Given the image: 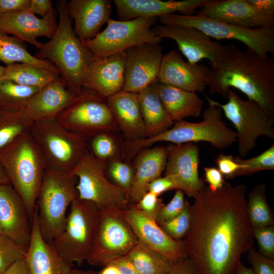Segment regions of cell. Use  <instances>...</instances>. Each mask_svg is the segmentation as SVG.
Returning <instances> with one entry per match:
<instances>
[{
	"instance_id": "cell-42",
	"label": "cell",
	"mask_w": 274,
	"mask_h": 274,
	"mask_svg": "<svg viewBox=\"0 0 274 274\" xmlns=\"http://www.w3.org/2000/svg\"><path fill=\"white\" fill-rule=\"evenodd\" d=\"M25 252L14 241L0 235V274L17 260L24 258Z\"/></svg>"
},
{
	"instance_id": "cell-49",
	"label": "cell",
	"mask_w": 274,
	"mask_h": 274,
	"mask_svg": "<svg viewBox=\"0 0 274 274\" xmlns=\"http://www.w3.org/2000/svg\"><path fill=\"white\" fill-rule=\"evenodd\" d=\"M30 0H0V16L29 8Z\"/></svg>"
},
{
	"instance_id": "cell-52",
	"label": "cell",
	"mask_w": 274,
	"mask_h": 274,
	"mask_svg": "<svg viewBox=\"0 0 274 274\" xmlns=\"http://www.w3.org/2000/svg\"><path fill=\"white\" fill-rule=\"evenodd\" d=\"M28 9L34 14H39L42 17L54 10L52 2L50 0H30Z\"/></svg>"
},
{
	"instance_id": "cell-31",
	"label": "cell",
	"mask_w": 274,
	"mask_h": 274,
	"mask_svg": "<svg viewBox=\"0 0 274 274\" xmlns=\"http://www.w3.org/2000/svg\"><path fill=\"white\" fill-rule=\"evenodd\" d=\"M158 95L174 121L188 117L198 118L203 110V101L196 92L182 90L157 81Z\"/></svg>"
},
{
	"instance_id": "cell-2",
	"label": "cell",
	"mask_w": 274,
	"mask_h": 274,
	"mask_svg": "<svg viewBox=\"0 0 274 274\" xmlns=\"http://www.w3.org/2000/svg\"><path fill=\"white\" fill-rule=\"evenodd\" d=\"M207 80L210 94L227 98V90L235 88L248 100L257 103L274 115V61L247 48L241 50L233 43L224 47L213 65Z\"/></svg>"
},
{
	"instance_id": "cell-15",
	"label": "cell",
	"mask_w": 274,
	"mask_h": 274,
	"mask_svg": "<svg viewBox=\"0 0 274 274\" xmlns=\"http://www.w3.org/2000/svg\"><path fill=\"white\" fill-rule=\"evenodd\" d=\"M122 214L140 243L158 253L172 265L188 256L183 240L168 236L153 220L129 204Z\"/></svg>"
},
{
	"instance_id": "cell-5",
	"label": "cell",
	"mask_w": 274,
	"mask_h": 274,
	"mask_svg": "<svg viewBox=\"0 0 274 274\" xmlns=\"http://www.w3.org/2000/svg\"><path fill=\"white\" fill-rule=\"evenodd\" d=\"M0 161L9 183L22 198L32 221L46 167L29 132L1 150Z\"/></svg>"
},
{
	"instance_id": "cell-59",
	"label": "cell",
	"mask_w": 274,
	"mask_h": 274,
	"mask_svg": "<svg viewBox=\"0 0 274 274\" xmlns=\"http://www.w3.org/2000/svg\"><path fill=\"white\" fill-rule=\"evenodd\" d=\"M68 274H97V273L92 270L84 271L72 268Z\"/></svg>"
},
{
	"instance_id": "cell-32",
	"label": "cell",
	"mask_w": 274,
	"mask_h": 274,
	"mask_svg": "<svg viewBox=\"0 0 274 274\" xmlns=\"http://www.w3.org/2000/svg\"><path fill=\"white\" fill-rule=\"evenodd\" d=\"M61 78L57 71L29 63H14L6 65L0 80H9L23 86L42 89Z\"/></svg>"
},
{
	"instance_id": "cell-44",
	"label": "cell",
	"mask_w": 274,
	"mask_h": 274,
	"mask_svg": "<svg viewBox=\"0 0 274 274\" xmlns=\"http://www.w3.org/2000/svg\"><path fill=\"white\" fill-rule=\"evenodd\" d=\"M253 234L258 243L259 252L274 259V226L253 227Z\"/></svg>"
},
{
	"instance_id": "cell-51",
	"label": "cell",
	"mask_w": 274,
	"mask_h": 274,
	"mask_svg": "<svg viewBox=\"0 0 274 274\" xmlns=\"http://www.w3.org/2000/svg\"><path fill=\"white\" fill-rule=\"evenodd\" d=\"M204 170L206 181L211 189L217 190L223 186L225 182L223 175L217 168L206 167Z\"/></svg>"
},
{
	"instance_id": "cell-18",
	"label": "cell",
	"mask_w": 274,
	"mask_h": 274,
	"mask_svg": "<svg viewBox=\"0 0 274 274\" xmlns=\"http://www.w3.org/2000/svg\"><path fill=\"white\" fill-rule=\"evenodd\" d=\"M154 32L162 39L174 40L179 49L191 64L208 59L211 65L221 56L225 46L214 41L211 38L190 26L157 25L152 27Z\"/></svg>"
},
{
	"instance_id": "cell-36",
	"label": "cell",
	"mask_w": 274,
	"mask_h": 274,
	"mask_svg": "<svg viewBox=\"0 0 274 274\" xmlns=\"http://www.w3.org/2000/svg\"><path fill=\"white\" fill-rule=\"evenodd\" d=\"M33 123L22 111L0 110V151L29 132Z\"/></svg>"
},
{
	"instance_id": "cell-26",
	"label": "cell",
	"mask_w": 274,
	"mask_h": 274,
	"mask_svg": "<svg viewBox=\"0 0 274 274\" xmlns=\"http://www.w3.org/2000/svg\"><path fill=\"white\" fill-rule=\"evenodd\" d=\"M76 96L61 78L48 84L34 94L22 111L33 122L56 119Z\"/></svg>"
},
{
	"instance_id": "cell-38",
	"label": "cell",
	"mask_w": 274,
	"mask_h": 274,
	"mask_svg": "<svg viewBox=\"0 0 274 274\" xmlns=\"http://www.w3.org/2000/svg\"><path fill=\"white\" fill-rule=\"evenodd\" d=\"M264 184H258L250 192L247 200V212L252 227L273 225L272 212L266 198Z\"/></svg>"
},
{
	"instance_id": "cell-35",
	"label": "cell",
	"mask_w": 274,
	"mask_h": 274,
	"mask_svg": "<svg viewBox=\"0 0 274 274\" xmlns=\"http://www.w3.org/2000/svg\"><path fill=\"white\" fill-rule=\"evenodd\" d=\"M126 256L141 274H167L172 266L164 257L140 243Z\"/></svg>"
},
{
	"instance_id": "cell-48",
	"label": "cell",
	"mask_w": 274,
	"mask_h": 274,
	"mask_svg": "<svg viewBox=\"0 0 274 274\" xmlns=\"http://www.w3.org/2000/svg\"><path fill=\"white\" fill-rule=\"evenodd\" d=\"M173 189H177L175 183L169 177L164 176L152 182L149 185L148 191L159 196L163 192Z\"/></svg>"
},
{
	"instance_id": "cell-7",
	"label": "cell",
	"mask_w": 274,
	"mask_h": 274,
	"mask_svg": "<svg viewBox=\"0 0 274 274\" xmlns=\"http://www.w3.org/2000/svg\"><path fill=\"white\" fill-rule=\"evenodd\" d=\"M29 133L47 169L71 173L88 150L86 138L65 129L56 119L33 122Z\"/></svg>"
},
{
	"instance_id": "cell-27",
	"label": "cell",
	"mask_w": 274,
	"mask_h": 274,
	"mask_svg": "<svg viewBox=\"0 0 274 274\" xmlns=\"http://www.w3.org/2000/svg\"><path fill=\"white\" fill-rule=\"evenodd\" d=\"M24 259L29 274H68L72 266L41 236L36 207L30 242Z\"/></svg>"
},
{
	"instance_id": "cell-19",
	"label": "cell",
	"mask_w": 274,
	"mask_h": 274,
	"mask_svg": "<svg viewBox=\"0 0 274 274\" xmlns=\"http://www.w3.org/2000/svg\"><path fill=\"white\" fill-rule=\"evenodd\" d=\"M32 222L23 201L12 185H0V235L11 239L26 252L31 240Z\"/></svg>"
},
{
	"instance_id": "cell-57",
	"label": "cell",
	"mask_w": 274,
	"mask_h": 274,
	"mask_svg": "<svg viewBox=\"0 0 274 274\" xmlns=\"http://www.w3.org/2000/svg\"><path fill=\"white\" fill-rule=\"evenodd\" d=\"M234 274H255V273L251 267H247L241 262Z\"/></svg>"
},
{
	"instance_id": "cell-6",
	"label": "cell",
	"mask_w": 274,
	"mask_h": 274,
	"mask_svg": "<svg viewBox=\"0 0 274 274\" xmlns=\"http://www.w3.org/2000/svg\"><path fill=\"white\" fill-rule=\"evenodd\" d=\"M77 182V177L71 173L45 170L36 207L41 236L48 243L65 228L67 209L78 197Z\"/></svg>"
},
{
	"instance_id": "cell-47",
	"label": "cell",
	"mask_w": 274,
	"mask_h": 274,
	"mask_svg": "<svg viewBox=\"0 0 274 274\" xmlns=\"http://www.w3.org/2000/svg\"><path fill=\"white\" fill-rule=\"evenodd\" d=\"M218 169L226 178H232L233 174L241 167L231 155L220 154L215 160Z\"/></svg>"
},
{
	"instance_id": "cell-20",
	"label": "cell",
	"mask_w": 274,
	"mask_h": 274,
	"mask_svg": "<svg viewBox=\"0 0 274 274\" xmlns=\"http://www.w3.org/2000/svg\"><path fill=\"white\" fill-rule=\"evenodd\" d=\"M196 14L242 28L274 26V14L259 10L247 0H208Z\"/></svg>"
},
{
	"instance_id": "cell-10",
	"label": "cell",
	"mask_w": 274,
	"mask_h": 274,
	"mask_svg": "<svg viewBox=\"0 0 274 274\" xmlns=\"http://www.w3.org/2000/svg\"><path fill=\"white\" fill-rule=\"evenodd\" d=\"M161 25L190 26L210 38L235 40L260 56L274 54V27L246 28L197 14H170L158 18Z\"/></svg>"
},
{
	"instance_id": "cell-13",
	"label": "cell",
	"mask_w": 274,
	"mask_h": 274,
	"mask_svg": "<svg viewBox=\"0 0 274 274\" xmlns=\"http://www.w3.org/2000/svg\"><path fill=\"white\" fill-rule=\"evenodd\" d=\"M156 17H141L130 20L110 19L106 28L92 39L83 42L94 59L123 52L146 43L160 44L162 39L153 31Z\"/></svg>"
},
{
	"instance_id": "cell-4",
	"label": "cell",
	"mask_w": 274,
	"mask_h": 274,
	"mask_svg": "<svg viewBox=\"0 0 274 274\" xmlns=\"http://www.w3.org/2000/svg\"><path fill=\"white\" fill-rule=\"evenodd\" d=\"M56 6L59 17L56 29L50 41L42 43L35 56L50 60L59 72L67 88L78 95L82 92L83 76L94 56L75 33L66 1H58Z\"/></svg>"
},
{
	"instance_id": "cell-8",
	"label": "cell",
	"mask_w": 274,
	"mask_h": 274,
	"mask_svg": "<svg viewBox=\"0 0 274 274\" xmlns=\"http://www.w3.org/2000/svg\"><path fill=\"white\" fill-rule=\"evenodd\" d=\"M100 211L94 203L77 197L70 205L65 228L51 245L68 264L79 266L89 256Z\"/></svg>"
},
{
	"instance_id": "cell-39",
	"label": "cell",
	"mask_w": 274,
	"mask_h": 274,
	"mask_svg": "<svg viewBox=\"0 0 274 274\" xmlns=\"http://www.w3.org/2000/svg\"><path fill=\"white\" fill-rule=\"evenodd\" d=\"M104 172L110 181L129 196L134 173L132 164L121 158L115 159L105 165Z\"/></svg>"
},
{
	"instance_id": "cell-12",
	"label": "cell",
	"mask_w": 274,
	"mask_h": 274,
	"mask_svg": "<svg viewBox=\"0 0 274 274\" xmlns=\"http://www.w3.org/2000/svg\"><path fill=\"white\" fill-rule=\"evenodd\" d=\"M56 120L65 129L86 139L100 132L120 131L106 99L83 88Z\"/></svg>"
},
{
	"instance_id": "cell-3",
	"label": "cell",
	"mask_w": 274,
	"mask_h": 274,
	"mask_svg": "<svg viewBox=\"0 0 274 274\" xmlns=\"http://www.w3.org/2000/svg\"><path fill=\"white\" fill-rule=\"evenodd\" d=\"M205 97L209 106L203 112L201 121H177L170 128L154 136L133 142L124 141L123 158L130 161L140 150L159 142L180 144L206 142L218 150L226 149L237 142V133L223 120L221 108L214 104L211 98Z\"/></svg>"
},
{
	"instance_id": "cell-54",
	"label": "cell",
	"mask_w": 274,
	"mask_h": 274,
	"mask_svg": "<svg viewBox=\"0 0 274 274\" xmlns=\"http://www.w3.org/2000/svg\"><path fill=\"white\" fill-rule=\"evenodd\" d=\"M254 8L263 12L274 14L273 0H247Z\"/></svg>"
},
{
	"instance_id": "cell-21",
	"label": "cell",
	"mask_w": 274,
	"mask_h": 274,
	"mask_svg": "<svg viewBox=\"0 0 274 274\" xmlns=\"http://www.w3.org/2000/svg\"><path fill=\"white\" fill-rule=\"evenodd\" d=\"M125 51L95 58L86 70L82 88L105 99L122 90L125 82Z\"/></svg>"
},
{
	"instance_id": "cell-16",
	"label": "cell",
	"mask_w": 274,
	"mask_h": 274,
	"mask_svg": "<svg viewBox=\"0 0 274 274\" xmlns=\"http://www.w3.org/2000/svg\"><path fill=\"white\" fill-rule=\"evenodd\" d=\"M164 176L175 183L177 190L193 197L205 186L199 176V148L194 143L169 144Z\"/></svg>"
},
{
	"instance_id": "cell-14",
	"label": "cell",
	"mask_w": 274,
	"mask_h": 274,
	"mask_svg": "<svg viewBox=\"0 0 274 274\" xmlns=\"http://www.w3.org/2000/svg\"><path fill=\"white\" fill-rule=\"evenodd\" d=\"M139 242L122 212L100 211L99 218L87 261L105 266L126 256Z\"/></svg>"
},
{
	"instance_id": "cell-53",
	"label": "cell",
	"mask_w": 274,
	"mask_h": 274,
	"mask_svg": "<svg viewBox=\"0 0 274 274\" xmlns=\"http://www.w3.org/2000/svg\"><path fill=\"white\" fill-rule=\"evenodd\" d=\"M119 269L121 274H141L125 256L112 262Z\"/></svg>"
},
{
	"instance_id": "cell-46",
	"label": "cell",
	"mask_w": 274,
	"mask_h": 274,
	"mask_svg": "<svg viewBox=\"0 0 274 274\" xmlns=\"http://www.w3.org/2000/svg\"><path fill=\"white\" fill-rule=\"evenodd\" d=\"M163 204L162 200L159 198L158 196L148 191L135 206L146 216L155 220L158 211Z\"/></svg>"
},
{
	"instance_id": "cell-33",
	"label": "cell",
	"mask_w": 274,
	"mask_h": 274,
	"mask_svg": "<svg viewBox=\"0 0 274 274\" xmlns=\"http://www.w3.org/2000/svg\"><path fill=\"white\" fill-rule=\"evenodd\" d=\"M0 61L6 65L14 63H25L59 72L53 63L37 58L29 53L24 42L1 31Z\"/></svg>"
},
{
	"instance_id": "cell-11",
	"label": "cell",
	"mask_w": 274,
	"mask_h": 274,
	"mask_svg": "<svg viewBox=\"0 0 274 274\" xmlns=\"http://www.w3.org/2000/svg\"><path fill=\"white\" fill-rule=\"evenodd\" d=\"M105 165L87 150L71 174L76 176L78 198L95 204L100 211L122 212L130 204L129 196L105 175Z\"/></svg>"
},
{
	"instance_id": "cell-28",
	"label": "cell",
	"mask_w": 274,
	"mask_h": 274,
	"mask_svg": "<svg viewBox=\"0 0 274 274\" xmlns=\"http://www.w3.org/2000/svg\"><path fill=\"white\" fill-rule=\"evenodd\" d=\"M167 158V147L161 145L143 148L137 153L132 163L134 173L129 194L130 204L135 205L148 192L150 183L160 177Z\"/></svg>"
},
{
	"instance_id": "cell-23",
	"label": "cell",
	"mask_w": 274,
	"mask_h": 274,
	"mask_svg": "<svg viewBox=\"0 0 274 274\" xmlns=\"http://www.w3.org/2000/svg\"><path fill=\"white\" fill-rule=\"evenodd\" d=\"M56 10L43 17H37L29 9L0 16V31L13 35L40 49L42 43L37 40L39 37L51 38L57 26Z\"/></svg>"
},
{
	"instance_id": "cell-30",
	"label": "cell",
	"mask_w": 274,
	"mask_h": 274,
	"mask_svg": "<svg viewBox=\"0 0 274 274\" xmlns=\"http://www.w3.org/2000/svg\"><path fill=\"white\" fill-rule=\"evenodd\" d=\"M157 80L138 93L145 138H150L170 128L174 121L158 95Z\"/></svg>"
},
{
	"instance_id": "cell-17",
	"label": "cell",
	"mask_w": 274,
	"mask_h": 274,
	"mask_svg": "<svg viewBox=\"0 0 274 274\" xmlns=\"http://www.w3.org/2000/svg\"><path fill=\"white\" fill-rule=\"evenodd\" d=\"M125 55L122 90L138 93L157 80L163 56L159 44L134 46L126 50Z\"/></svg>"
},
{
	"instance_id": "cell-60",
	"label": "cell",
	"mask_w": 274,
	"mask_h": 274,
	"mask_svg": "<svg viewBox=\"0 0 274 274\" xmlns=\"http://www.w3.org/2000/svg\"><path fill=\"white\" fill-rule=\"evenodd\" d=\"M5 66L0 65V79L4 73Z\"/></svg>"
},
{
	"instance_id": "cell-45",
	"label": "cell",
	"mask_w": 274,
	"mask_h": 274,
	"mask_svg": "<svg viewBox=\"0 0 274 274\" xmlns=\"http://www.w3.org/2000/svg\"><path fill=\"white\" fill-rule=\"evenodd\" d=\"M247 253L248 261L255 274H274V259L263 256L253 248Z\"/></svg>"
},
{
	"instance_id": "cell-22",
	"label": "cell",
	"mask_w": 274,
	"mask_h": 274,
	"mask_svg": "<svg viewBox=\"0 0 274 274\" xmlns=\"http://www.w3.org/2000/svg\"><path fill=\"white\" fill-rule=\"evenodd\" d=\"M210 69L203 64L184 61L172 50L163 55L157 81L186 91L203 93Z\"/></svg>"
},
{
	"instance_id": "cell-55",
	"label": "cell",
	"mask_w": 274,
	"mask_h": 274,
	"mask_svg": "<svg viewBox=\"0 0 274 274\" xmlns=\"http://www.w3.org/2000/svg\"><path fill=\"white\" fill-rule=\"evenodd\" d=\"M3 274H29L24 258L16 261Z\"/></svg>"
},
{
	"instance_id": "cell-43",
	"label": "cell",
	"mask_w": 274,
	"mask_h": 274,
	"mask_svg": "<svg viewBox=\"0 0 274 274\" xmlns=\"http://www.w3.org/2000/svg\"><path fill=\"white\" fill-rule=\"evenodd\" d=\"M187 201L184 192L177 190L171 200L163 204L158 211L155 220L156 222L159 224L177 217L182 212Z\"/></svg>"
},
{
	"instance_id": "cell-50",
	"label": "cell",
	"mask_w": 274,
	"mask_h": 274,
	"mask_svg": "<svg viewBox=\"0 0 274 274\" xmlns=\"http://www.w3.org/2000/svg\"><path fill=\"white\" fill-rule=\"evenodd\" d=\"M167 274H199L192 259L187 257L173 264Z\"/></svg>"
},
{
	"instance_id": "cell-34",
	"label": "cell",
	"mask_w": 274,
	"mask_h": 274,
	"mask_svg": "<svg viewBox=\"0 0 274 274\" xmlns=\"http://www.w3.org/2000/svg\"><path fill=\"white\" fill-rule=\"evenodd\" d=\"M117 132H100L87 138V149L93 157L104 165L117 158H122L124 140Z\"/></svg>"
},
{
	"instance_id": "cell-29",
	"label": "cell",
	"mask_w": 274,
	"mask_h": 274,
	"mask_svg": "<svg viewBox=\"0 0 274 274\" xmlns=\"http://www.w3.org/2000/svg\"><path fill=\"white\" fill-rule=\"evenodd\" d=\"M124 141L145 138L138 93L121 90L106 99Z\"/></svg>"
},
{
	"instance_id": "cell-25",
	"label": "cell",
	"mask_w": 274,
	"mask_h": 274,
	"mask_svg": "<svg viewBox=\"0 0 274 274\" xmlns=\"http://www.w3.org/2000/svg\"><path fill=\"white\" fill-rule=\"evenodd\" d=\"M110 0H72L67 2L69 16L74 20V31L82 42L92 39L110 19Z\"/></svg>"
},
{
	"instance_id": "cell-37",
	"label": "cell",
	"mask_w": 274,
	"mask_h": 274,
	"mask_svg": "<svg viewBox=\"0 0 274 274\" xmlns=\"http://www.w3.org/2000/svg\"><path fill=\"white\" fill-rule=\"evenodd\" d=\"M40 89L9 80H0V110L23 111L29 99Z\"/></svg>"
},
{
	"instance_id": "cell-1",
	"label": "cell",
	"mask_w": 274,
	"mask_h": 274,
	"mask_svg": "<svg viewBox=\"0 0 274 274\" xmlns=\"http://www.w3.org/2000/svg\"><path fill=\"white\" fill-rule=\"evenodd\" d=\"M243 184L213 190L204 186L194 197L191 221L183 239L199 274H234L242 255L254 245Z\"/></svg>"
},
{
	"instance_id": "cell-40",
	"label": "cell",
	"mask_w": 274,
	"mask_h": 274,
	"mask_svg": "<svg viewBox=\"0 0 274 274\" xmlns=\"http://www.w3.org/2000/svg\"><path fill=\"white\" fill-rule=\"evenodd\" d=\"M234 161L241 167L233 174L232 178L252 175L261 170L274 169V144L261 154L255 157L244 159L233 157Z\"/></svg>"
},
{
	"instance_id": "cell-58",
	"label": "cell",
	"mask_w": 274,
	"mask_h": 274,
	"mask_svg": "<svg viewBox=\"0 0 274 274\" xmlns=\"http://www.w3.org/2000/svg\"><path fill=\"white\" fill-rule=\"evenodd\" d=\"M9 183L6 173L0 161V185Z\"/></svg>"
},
{
	"instance_id": "cell-9",
	"label": "cell",
	"mask_w": 274,
	"mask_h": 274,
	"mask_svg": "<svg viewBox=\"0 0 274 274\" xmlns=\"http://www.w3.org/2000/svg\"><path fill=\"white\" fill-rule=\"evenodd\" d=\"M227 92L226 103L222 104L212 99V101L221 108L235 127L238 153L244 158L256 147L260 136L274 139V115L256 102L243 99L231 89Z\"/></svg>"
},
{
	"instance_id": "cell-56",
	"label": "cell",
	"mask_w": 274,
	"mask_h": 274,
	"mask_svg": "<svg viewBox=\"0 0 274 274\" xmlns=\"http://www.w3.org/2000/svg\"><path fill=\"white\" fill-rule=\"evenodd\" d=\"M104 267L97 274H121L118 268L113 263H110Z\"/></svg>"
},
{
	"instance_id": "cell-24",
	"label": "cell",
	"mask_w": 274,
	"mask_h": 274,
	"mask_svg": "<svg viewBox=\"0 0 274 274\" xmlns=\"http://www.w3.org/2000/svg\"><path fill=\"white\" fill-rule=\"evenodd\" d=\"M208 0H114L119 20H130L141 17H156L179 12L182 15H193Z\"/></svg>"
},
{
	"instance_id": "cell-41",
	"label": "cell",
	"mask_w": 274,
	"mask_h": 274,
	"mask_svg": "<svg viewBox=\"0 0 274 274\" xmlns=\"http://www.w3.org/2000/svg\"><path fill=\"white\" fill-rule=\"evenodd\" d=\"M191 221V205L187 201L184 209L179 215L158 225L170 238L176 241H181L187 234Z\"/></svg>"
}]
</instances>
